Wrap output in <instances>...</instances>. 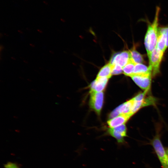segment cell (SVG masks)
<instances>
[{
  "label": "cell",
  "instance_id": "obj_1",
  "mask_svg": "<svg viewBox=\"0 0 168 168\" xmlns=\"http://www.w3.org/2000/svg\"><path fill=\"white\" fill-rule=\"evenodd\" d=\"M160 9L156 7V14L152 23L149 25L144 39V44L148 57L156 47L158 37L157 28Z\"/></svg>",
  "mask_w": 168,
  "mask_h": 168
},
{
  "label": "cell",
  "instance_id": "obj_2",
  "mask_svg": "<svg viewBox=\"0 0 168 168\" xmlns=\"http://www.w3.org/2000/svg\"><path fill=\"white\" fill-rule=\"evenodd\" d=\"M163 54L164 53L156 46L148 57L149 59L148 67L152 76H154L159 73L160 65Z\"/></svg>",
  "mask_w": 168,
  "mask_h": 168
},
{
  "label": "cell",
  "instance_id": "obj_3",
  "mask_svg": "<svg viewBox=\"0 0 168 168\" xmlns=\"http://www.w3.org/2000/svg\"><path fill=\"white\" fill-rule=\"evenodd\" d=\"M151 143L162 166L164 168L167 166V161L168 155L161 142L159 135H156L152 140Z\"/></svg>",
  "mask_w": 168,
  "mask_h": 168
},
{
  "label": "cell",
  "instance_id": "obj_4",
  "mask_svg": "<svg viewBox=\"0 0 168 168\" xmlns=\"http://www.w3.org/2000/svg\"><path fill=\"white\" fill-rule=\"evenodd\" d=\"M152 76V74L148 73L133 75L131 77L134 82L141 88L148 91L151 86Z\"/></svg>",
  "mask_w": 168,
  "mask_h": 168
},
{
  "label": "cell",
  "instance_id": "obj_5",
  "mask_svg": "<svg viewBox=\"0 0 168 168\" xmlns=\"http://www.w3.org/2000/svg\"><path fill=\"white\" fill-rule=\"evenodd\" d=\"M90 105L97 114H100L102 108L104 94L102 92H97L91 91Z\"/></svg>",
  "mask_w": 168,
  "mask_h": 168
},
{
  "label": "cell",
  "instance_id": "obj_6",
  "mask_svg": "<svg viewBox=\"0 0 168 168\" xmlns=\"http://www.w3.org/2000/svg\"><path fill=\"white\" fill-rule=\"evenodd\" d=\"M130 59V51H124L114 54L111 59L110 63L112 65H118L124 67Z\"/></svg>",
  "mask_w": 168,
  "mask_h": 168
},
{
  "label": "cell",
  "instance_id": "obj_7",
  "mask_svg": "<svg viewBox=\"0 0 168 168\" xmlns=\"http://www.w3.org/2000/svg\"><path fill=\"white\" fill-rule=\"evenodd\" d=\"M109 134L115 138L118 143L122 144L124 142V138L127 136L126 128L124 124L113 128L108 131Z\"/></svg>",
  "mask_w": 168,
  "mask_h": 168
},
{
  "label": "cell",
  "instance_id": "obj_8",
  "mask_svg": "<svg viewBox=\"0 0 168 168\" xmlns=\"http://www.w3.org/2000/svg\"><path fill=\"white\" fill-rule=\"evenodd\" d=\"M109 78L105 77H97L91 84V91L97 92H102L105 88Z\"/></svg>",
  "mask_w": 168,
  "mask_h": 168
},
{
  "label": "cell",
  "instance_id": "obj_9",
  "mask_svg": "<svg viewBox=\"0 0 168 168\" xmlns=\"http://www.w3.org/2000/svg\"><path fill=\"white\" fill-rule=\"evenodd\" d=\"M131 116L129 114H120L107 121V124L111 128L121 125L126 123Z\"/></svg>",
  "mask_w": 168,
  "mask_h": 168
},
{
  "label": "cell",
  "instance_id": "obj_10",
  "mask_svg": "<svg viewBox=\"0 0 168 168\" xmlns=\"http://www.w3.org/2000/svg\"><path fill=\"white\" fill-rule=\"evenodd\" d=\"M166 36L163 28L160 27L158 29L156 47L164 53L167 49L166 47Z\"/></svg>",
  "mask_w": 168,
  "mask_h": 168
},
{
  "label": "cell",
  "instance_id": "obj_11",
  "mask_svg": "<svg viewBox=\"0 0 168 168\" xmlns=\"http://www.w3.org/2000/svg\"><path fill=\"white\" fill-rule=\"evenodd\" d=\"M133 103V100L132 98L118 107L120 114H126L132 115L131 112Z\"/></svg>",
  "mask_w": 168,
  "mask_h": 168
},
{
  "label": "cell",
  "instance_id": "obj_12",
  "mask_svg": "<svg viewBox=\"0 0 168 168\" xmlns=\"http://www.w3.org/2000/svg\"><path fill=\"white\" fill-rule=\"evenodd\" d=\"M112 66L109 63L100 69L97 77H105L109 78L112 75Z\"/></svg>",
  "mask_w": 168,
  "mask_h": 168
},
{
  "label": "cell",
  "instance_id": "obj_13",
  "mask_svg": "<svg viewBox=\"0 0 168 168\" xmlns=\"http://www.w3.org/2000/svg\"><path fill=\"white\" fill-rule=\"evenodd\" d=\"M148 73L152 74L151 72L148 67L147 66L142 63L136 64L133 75H141Z\"/></svg>",
  "mask_w": 168,
  "mask_h": 168
},
{
  "label": "cell",
  "instance_id": "obj_14",
  "mask_svg": "<svg viewBox=\"0 0 168 168\" xmlns=\"http://www.w3.org/2000/svg\"><path fill=\"white\" fill-rule=\"evenodd\" d=\"M136 63L131 59L128 63L123 67L124 74L128 76L131 77L133 75L135 66Z\"/></svg>",
  "mask_w": 168,
  "mask_h": 168
},
{
  "label": "cell",
  "instance_id": "obj_15",
  "mask_svg": "<svg viewBox=\"0 0 168 168\" xmlns=\"http://www.w3.org/2000/svg\"><path fill=\"white\" fill-rule=\"evenodd\" d=\"M130 52V59L136 64L142 63L144 62L143 58L141 54L133 49Z\"/></svg>",
  "mask_w": 168,
  "mask_h": 168
},
{
  "label": "cell",
  "instance_id": "obj_16",
  "mask_svg": "<svg viewBox=\"0 0 168 168\" xmlns=\"http://www.w3.org/2000/svg\"><path fill=\"white\" fill-rule=\"evenodd\" d=\"M111 66L112 68V75H118L123 72V67L121 66L118 65H111Z\"/></svg>",
  "mask_w": 168,
  "mask_h": 168
},
{
  "label": "cell",
  "instance_id": "obj_17",
  "mask_svg": "<svg viewBox=\"0 0 168 168\" xmlns=\"http://www.w3.org/2000/svg\"><path fill=\"white\" fill-rule=\"evenodd\" d=\"M147 91H145L143 92L139 93L133 98V100L136 101H143L145 99V96Z\"/></svg>",
  "mask_w": 168,
  "mask_h": 168
},
{
  "label": "cell",
  "instance_id": "obj_18",
  "mask_svg": "<svg viewBox=\"0 0 168 168\" xmlns=\"http://www.w3.org/2000/svg\"><path fill=\"white\" fill-rule=\"evenodd\" d=\"M4 168H20L18 164L15 163L8 161L4 165Z\"/></svg>",
  "mask_w": 168,
  "mask_h": 168
},
{
  "label": "cell",
  "instance_id": "obj_19",
  "mask_svg": "<svg viewBox=\"0 0 168 168\" xmlns=\"http://www.w3.org/2000/svg\"><path fill=\"white\" fill-rule=\"evenodd\" d=\"M166 36V47H168V26L163 27Z\"/></svg>",
  "mask_w": 168,
  "mask_h": 168
},
{
  "label": "cell",
  "instance_id": "obj_20",
  "mask_svg": "<svg viewBox=\"0 0 168 168\" xmlns=\"http://www.w3.org/2000/svg\"><path fill=\"white\" fill-rule=\"evenodd\" d=\"M37 31L39 33H43V31L42 30H40V29H38L37 30Z\"/></svg>",
  "mask_w": 168,
  "mask_h": 168
},
{
  "label": "cell",
  "instance_id": "obj_21",
  "mask_svg": "<svg viewBox=\"0 0 168 168\" xmlns=\"http://www.w3.org/2000/svg\"><path fill=\"white\" fill-rule=\"evenodd\" d=\"M30 45L32 47H35V45L32 44H30Z\"/></svg>",
  "mask_w": 168,
  "mask_h": 168
},
{
  "label": "cell",
  "instance_id": "obj_22",
  "mask_svg": "<svg viewBox=\"0 0 168 168\" xmlns=\"http://www.w3.org/2000/svg\"><path fill=\"white\" fill-rule=\"evenodd\" d=\"M18 32H19V33H20V34H23V32L21 30H18Z\"/></svg>",
  "mask_w": 168,
  "mask_h": 168
},
{
  "label": "cell",
  "instance_id": "obj_23",
  "mask_svg": "<svg viewBox=\"0 0 168 168\" xmlns=\"http://www.w3.org/2000/svg\"><path fill=\"white\" fill-rule=\"evenodd\" d=\"M11 58L13 60H16V59L15 58L13 57H11Z\"/></svg>",
  "mask_w": 168,
  "mask_h": 168
},
{
  "label": "cell",
  "instance_id": "obj_24",
  "mask_svg": "<svg viewBox=\"0 0 168 168\" xmlns=\"http://www.w3.org/2000/svg\"><path fill=\"white\" fill-rule=\"evenodd\" d=\"M23 62L25 63H28V62H27V61H26V60H24L23 61Z\"/></svg>",
  "mask_w": 168,
  "mask_h": 168
},
{
  "label": "cell",
  "instance_id": "obj_25",
  "mask_svg": "<svg viewBox=\"0 0 168 168\" xmlns=\"http://www.w3.org/2000/svg\"><path fill=\"white\" fill-rule=\"evenodd\" d=\"M49 52L51 54H54V52L52 51H51V50H50L49 51Z\"/></svg>",
  "mask_w": 168,
  "mask_h": 168
},
{
  "label": "cell",
  "instance_id": "obj_26",
  "mask_svg": "<svg viewBox=\"0 0 168 168\" xmlns=\"http://www.w3.org/2000/svg\"><path fill=\"white\" fill-rule=\"evenodd\" d=\"M167 166H168V156L167 161Z\"/></svg>",
  "mask_w": 168,
  "mask_h": 168
},
{
  "label": "cell",
  "instance_id": "obj_27",
  "mask_svg": "<svg viewBox=\"0 0 168 168\" xmlns=\"http://www.w3.org/2000/svg\"><path fill=\"white\" fill-rule=\"evenodd\" d=\"M166 153L167 155L168 156V149L166 151Z\"/></svg>",
  "mask_w": 168,
  "mask_h": 168
},
{
  "label": "cell",
  "instance_id": "obj_28",
  "mask_svg": "<svg viewBox=\"0 0 168 168\" xmlns=\"http://www.w3.org/2000/svg\"><path fill=\"white\" fill-rule=\"evenodd\" d=\"M164 168H168V166H167L166 167H165Z\"/></svg>",
  "mask_w": 168,
  "mask_h": 168
},
{
  "label": "cell",
  "instance_id": "obj_29",
  "mask_svg": "<svg viewBox=\"0 0 168 168\" xmlns=\"http://www.w3.org/2000/svg\"><path fill=\"white\" fill-rule=\"evenodd\" d=\"M5 35H6L7 36H8V35H7V34L5 33Z\"/></svg>",
  "mask_w": 168,
  "mask_h": 168
}]
</instances>
